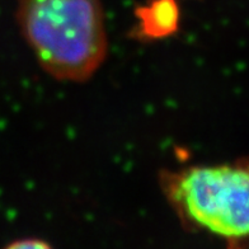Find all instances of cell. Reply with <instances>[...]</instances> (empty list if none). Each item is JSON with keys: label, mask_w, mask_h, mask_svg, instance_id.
<instances>
[{"label": "cell", "mask_w": 249, "mask_h": 249, "mask_svg": "<svg viewBox=\"0 0 249 249\" xmlns=\"http://www.w3.org/2000/svg\"><path fill=\"white\" fill-rule=\"evenodd\" d=\"M160 182L184 223L230 242L249 240V160L164 171Z\"/></svg>", "instance_id": "obj_2"}, {"label": "cell", "mask_w": 249, "mask_h": 249, "mask_svg": "<svg viewBox=\"0 0 249 249\" xmlns=\"http://www.w3.org/2000/svg\"><path fill=\"white\" fill-rule=\"evenodd\" d=\"M139 31L146 38H161L178 28L179 8L176 0H150L136 10Z\"/></svg>", "instance_id": "obj_3"}, {"label": "cell", "mask_w": 249, "mask_h": 249, "mask_svg": "<svg viewBox=\"0 0 249 249\" xmlns=\"http://www.w3.org/2000/svg\"><path fill=\"white\" fill-rule=\"evenodd\" d=\"M16 19L39 66L57 80L86 82L106 60L101 0H18Z\"/></svg>", "instance_id": "obj_1"}, {"label": "cell", "mask_w": 249, "mask_h": 249, "mask_svg": "<svg viewBox=\"0 0 249 249\" xmlns=\"http://www.w3.org/2000/svg\"><path fill=\"white\" fill-rule=\"evenodd\" d=\"M4 249H53L46 242L39 239H22L10 243Z\"/></svg>", "instance_id": "obj_4"}]
</instances>
